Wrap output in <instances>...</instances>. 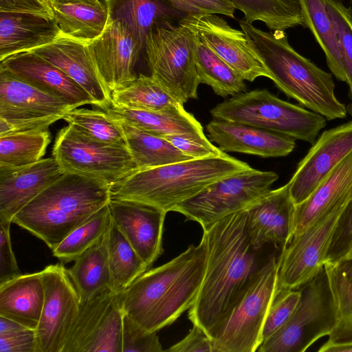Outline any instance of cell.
<instances>
[{"label": "cell", "mask_w": 352, "mask_h": 352, "mask_svg": "<svg viewBox=\"0 0 352 352\" xmlns=\"http://www.w3.org/2000/svg\"><path fill=\"white\" fill-rule=\"evenodd\" d=\"M11 223L10 221L0 220V283L21 274L12 251Z\"/></svg>", "instance_id": "47"}, {"label": "cell", "mask_w": 352, "mask_h": 352, "mask_svg": "<svg viewBox=\"0 0 352 352\" xmlns=\"http://www.w3.org/2000/svg\"><path fill=\"white\" fill-rule=\"evenodd\" d=\"M250 23L259 21L272 31H285L304 22L299 0H229Z\"/></svg>", "instance_id": "36"}, {"label": "cell", "mask_w": 352, "mask_h": 352, "mask_svg": "<svg viewBox=\"0 0 352 352\" xmlns=\"http://www.w3.org/2000/svg\"><path fill=\"white\" fill-rule=\"evenodd\" d=\"M278 175L252 167L214 182L173 211L206 228L220 219L246 210L270 190Z\"/></svg>", "instance_id": "10"}, {"label": "cell", "mask_w": 352, "mask_h": 352, "mask_svg": "<svg viewBox=\"0 0 352 352\" xmlns=\"http://www.w3.org/2000/svg\"><path fill=\"white\" fill-rule=\"evenodd\" d=\"M352 260V245L342 259L341 263H346Z\"/></svg>", "instance_id": "53"}, {"label": "cell", "mask_w": 352, "mask_h": 352, "mask_svg": "<svg viewBox=\"0 0 352 352\" xmlns=\"http://www.w3.org/2000/svg\"><path fill=\"white\" fill-rule=\"evenodd\" d=\"M301 296L300 289L278 294L272 302L262 330V342L275 334L290 318Z\"/></svg>", "instance_id": "43"}, {"label": "cell", "mask_w": 352, "mask_h": 352, "mask_svg": "<svg viewBox=\"0 0 352 352\" xmlns=\"http://www.w3.org/2000/svg\"><path fill=\"white\" fill-rule=\"evenodd\" d=\"M105 237L112 288L122 292L148 268L112 219Z\"/></svg>", "instance_id": "34"}, {"label": "cell", "mask_w": 352, "mask_h": 352, "mask_svg": "<svg viewBox=\"0 0 352 352\" xmlns=\"http://www.w3.org/2000/svg\"><path fill=\"white\" fill-rule=\"evenodd\" d=\"M105 111L116 120H122L150 134L165 138L172 135H205L201 123L178 104L161 111H144L109 107Z\"/></svg>", "instance_id": "28"}, {"label": "cell", "mask_w": 352, "mask_h": 352, "mask_svg": "<svg viewBox=\"0 0 352 352\" xmlns=\"http://www.w3.org/2000/svg\"><path fill=\"white\" fill-rule=\"evenodd\" d=\"M41 272L45 296L36 329L38 352H61L80 298L63 263L47 265Z\"/></svg>", "instance_id": "14"}, {"label": "cell", "mask_w": 352, "mask_h": 352, "mask_svg": "<svg viewBox=\"0 0 352 352\" xmlns=\"http://www.w3.org/2000/svg\"><path fill=\"white\" fill-rule=\"evenodd\" d=\"M0 352H38L36 330L25 327L0 333Z\"/></svg>", "instance_id": "48"}, {"label": "cell", "mask_w": 352, "mask_h": 352, "mask_svg": "<svg viewBox=\"0 0 352 352\" xmlns=\"http://www.w3.org/2000/svg\"><path fill=\"white\" fill-rule=\"evenodd\" d=\"M60 34L54 19L30 14L0 12V62L47 45Z\"/></svg>", "instance_id": "25"}, {"label": "cell", "mask_w": 352, "mask_h": 352, "mask_svg": "<svg viewBox=\"0 0 352 352\" xmlns=\"http://www.w3.org/2000/svg\"><path fill=\"white\" fill-rule=\"evenodd\" d=\"M0 12L30 14L54 19L49 0H0Z\"/></svg>", "instance_id": "50"}, {"label": "cell", "mask_w": 352, "mask_h": 352, "mask_svg": "<svg viewBox=\"0 0 352 352\" xmlns=\"http://www.w3.org/2000/svg\"><path fill=\"white\" fill-rule=\"evenodd\" d=\"M111 221L108 204L70 232L52 250L53 255L63 263L74 261L78 256L102 238Z\"/></svg>", "instance_id": "39"}, {"label": "cell", "mask_w": 352, "mask_h": 352, "mask_svg": "<svg viewBox=\"0 0 352 352\" xmlns=\"http://www.w3.org/2000/svg\"><path fill=\"white\" fill-rule=\"evenodd\" d=\"M304 26L307 27L322 48L327 65L337 80L346 76L336 30L325 0H299Z\"/></svg>", "instance_id": "32"}, {"label": "cell", "mask_w": 352, "mask_h": 352, "mask_svg": "<svg viewBox=\"0 0 352 352\" xmlns=\"http://www.w3.org/2000/svg\"><path fill=\"white\" fill-rule=\"evenodd\" d=\"M178 104L182 103L156 79L142 74L111 92V106L118 108L156 111Z\"/></svg>", "instance_id": "35"}, {"label": "cell", "mask_w": 352, "mask_h": 352, "mask_svg": "<svg viewBox=\"0 0 352 352\" xmlns=\"http://www.w3.org/2000/svg\"><path fill=\"white\" fill-rule=\"evenodd\" d=\"M78 0H49L50 3H51V6L52 3H65V2H69V1H74Z\"/></svg>", "instance_id": "55"}, {"label": "cell", "mask_w": 352, "mask_h": 352, "mask_svg": "<svg viewBox=\"0 0 352 352\" xmlns=\"http://www.w3.org/2000/svg\"><path fill=\"white\" fill-rule=\"evenodd\" d=\"M44 296L41 272L21 274L0 283V316L36 330L42 313Z\"/></svg>", "instance_id": "26"}, {"label": "cell", "mask_w": 352, "mask_h": 352, "mask_svg": "<svg viewBox=\"0 0 352 352\" xmlns=\"http://www.w3.org/2000/svg\"><path fill=\"white\" fill-rule=\"evenodd\" d=\"M192 159L218 157L226 154L214 146L205 135L180 134L164 138Z\"/></svg>", "instance_id": "45"}, {"label": "cell", "mask_w": 352, "mask_h": 352, "mask_svg": "<svg viewBox=\"0 0 352 352\" xmlns=\"http://www.w3.org/2000/svg\"><path fill=\"white\" fill-rule=\"evenodd\" d=\"M113 120L123 131L126 146L138 170L192 160L166 139L137 129L124 120Z\"/></svg>", "instance_id": "31"}, {"label": "cell", "mask_w": 352, "mask_h": 352, "mask_svg": "<svg viewBox=\"0 0 352 352\" xmlns=\"http://www.w3.org/2000/svg\"><path fill=\"white\" fill-rule=\"evenodd\" d=\"M111 186L96 179L64 173L19 210L12 223L53 250L70 232L109 204Z\"/></svg>", "instance_id": "4"}, {"label": "cell", "mask_w": 352, "mask_h": 352, "mask_svg": "<svg viewBox=\"0 0 352 352\" xmlns=\"http://www.w3.org/2000/svg\"><path fill=\"white\" fill-rule=\"evenodd\" d=\"M324 269L338 309V319L352 323V280L342 263L328 259Z\"/></svg>", "instance_id": "42"}, {"label": "cell", "mask_w": 352, "mask_h": 352, "mask_svg": "<svg viewBox=\"0 0 352 352\" xmlns=\"http://www.w3.org/2000/svg\"><path fill=\"white\" fill-rule=\"evenodd\" d=\"M278 260L263 265L220 325L212 340L214 352H254L262 343V330L276 296Z\"/></svg>", "instance_id": "8"}, {"label": "cell", "mask_w": 352, "mask_h": 352, "mask_svg": "<svg viewBox=\"0 0 352 352\" xmlns=\"http://www.w3.org/2000/svg\"><path fill=\"white\" fill-rule=\"evenodd\" d=\"M105 234L97 243L78 256L67 270L81 302L107 290H113Z\"/></svg>", "instance_id": "30"}, {"label": "cell", "mask_w": 352, "mask_h": 352, "mask_svg": "<svg viewBox=\"0 0 352 352\" xmlns=\"http://www.w3.org/2000/svg\"><path fill=\"white\" fill-rule=\"evenodd\" d=\"M52 155L65 173L96 179L110 186L138 170L126 145L92 140L69 124L58 132Z\"/></svg>", "instance_id": "11"}, {"label": "cell", "mask_w": 352, "mask_h": 352, "mask_svg": "<svg viewBox=\"0 0 352 352\" xmlns=\"http://www.w3.org/2000/svg\"><path fill=\"white\" fill-rule=\"evenodd\" d=\"M299 289L301 296L290 318L256 351L304 352L333 331L338 314L324 269Z\"/></svg>", "instance_id": "9"}, {"label": "cell", "mask_w": 352, "mask_h": 352, "mask_svg": "<svg viewBox=\"0 0 352 352\" xmlns=\"http://www.w3.org/2000/svg\"><path fill=\"white\" fill-rule=\"evenodd\" d=\"M168 352H214L211 338L201 328L193 325L180 341L165 350Z\"/></svg>", "instance_id": "51"}, {"label": "cell", "mask_w": 352, "mask_h": 352, "mask_svg": "<svg viewBox=\"0 0 352 352\" xmlns=\"http://www.w3.org/2000/svg\"><path fill=\"white\" fill-rule=\"evenodd\" d=\"M351 1H352V0H351Z\"/></svg>", "instance_id": "57"}, {"label": "cell", "mask_w": 352, "mask_h": 352, "mask_svg": "<svg viewBox=\"0 0 352 352\" xmlns=\"http://www.w3.org/2000/svg\"><path fill=\"white\" fill-rule=\"evenodd\" d=\"M54 19L61 34L89 42L104 31L109 19L104 0H78L52 4Z\"/></svg>", "instance_id": "29"}, {"label": "cell", "mask_w": 352, "mask_h": 352, "mask_svg": "<svg viewBox=\"0 0 352 352\" xmlns=\"http://www.w3.org/2000/svg\"><path fill=\"white\" fill-rule=\"evenodd\" d=\"M186 15L194 14H221L234 18L236 8L229 0H166Z\"/></svg>", "instance_id": "46"}, {"label": "cell", "mask_w": 352, "mask_h": 352, "mask_svg": "<svg viewBox=\"0 0 352 352\" xmlns=\"http://www.w3.org/2000/svg\"><path fill=\"white\" fill-rule=\"evenodd\" d=\"M96 68L111 92L135 80V67L144 47L123 23L109 17L102 33L87 42Z\"/></svg>", "instance_id": "16"}, {"label": "cell", "mask_w": 352, "mask_h": 352, "mask_svg": "<svg viewBox=\"0 0 352 352\" xmlns=\"http://www.w3.org/2000/svg\"><path fill=\"white\" fill-rule=\"evenodd\" d=\"M346 111L347 113H349L350 116L352 118V101L346 106Z\"/></svg>", "instance_id": "56"}, {"label": "cell", "mask_w": 352, "mask_h": 352, "mask_svg": "<svg viewBox=\"0 0 352 352\" xmlns=\"http://www.w3.org/2000/svg\"><path fill=\"white\" fill-rule=\"evenodd\" d=\"M50 142L48 129L0 137V167L16 169L40 161Z\"/></svg>", "instance_id": "38"}, {"label": "cell", "mask_w": 352, "mask_h": 352, "mask_svg": "<svg viewBox=\"0 0 352 352\" xmlns=\"http://www.w3.org/2000/svg\"><path fill=\"white\" fill-rule=\"evenodd\" d=\"M179 23L192 30L245 80L252 82L260 76L270 78V72L245 33L232 28L218 14H189Z\"/></svg>", "instance_id": "15"}, {"label": "cell", "mask_w": 352, "mask_h": 352, "mask_svg": "<svg viewBox=\"0 0 352 352\" xmlns=\"http://www.w3.org/2000/svg\"><path fill=\"white\" fill-rule=\"evenodd\" d=\"M32 52L48 60L85 89L105 111L111 106V94L101 79L87 42L60 34L53 42Z\"/></svg>", "instance_id": "20"}, {"label": "cell", "mask_w": 352, "mask_h": 352, "mask_svg": "<svg viewBox=\"0 0 352 352\" xmlns=\"http://www.w3.org/2000/svg\"><path fill=\"white\" fill-rule=\"evenodd\" d=\"M63 120L92 140L109 144L126 145L120 124L105 111L77 107L69 111Z\"/></svg>", "instance_id": "40"}, {"label": "cell", "mask_w": 352, "mask_h": 352, "mask_svg": "<svg viewBox=\"0 0 352 352\" xmlns=\"http://www.w3.org/2000/svg\"><path fill=\"white\" fill-rule=\"evenodd\" d=\"M0 65L28 83L63 100L74 108L98 107L95 99L58 67L32 52H22L0 62Z\"/></svg>", "instance_id": "23"}, {"label": "cell", "mask_w": 352, "mask_h": 352, "mask_svg": "<svg viewBox=\"0 0 352 352\" xmlns=\"http://www.w3.org/2000/svg\"><path fill=\"white\" fill-rule=\"evenodd\" d=\"M157 332H147L124 314L122 327V352H162Z\"/></svg>", "instance_id": "44"}, {"label": "cell", "mask_w": 352, "mask_h": 352, "mask_svg": "<svg viewBox=\"0 0 352 352\" xmlns=\"http://www.w3.org/2000/svg\"><path fill=\"white\" fill-rule=\"evenodd\" d=\"M65 172L54 157L23 168L0 167V220L13 217Z\"/></svg>", "instance_id": "22"}, {"label": "cell", "mask_w": 352, "mask_h": 352, "mask_svg": "<svg viewBox=\"0 0 352 352\" xmlns=\"http://www.w3.org/2000/svg\"><path fill=\"white\" fill-rule=\"evenodd\" d=\"M318 352H352V324L337 322Z\"/></svg>", "instance_id": "52"}, {"label": "cell", "mask_w": 352, "mask_h": 352, "mask_svg": "<svg viewBox=\"0 0 352 352\" xmlns=\"http://www.w3.org/2000/svg\"><path fill=\"white\" fill-rule=\"evenodd\" d=\"M352 245V200L341 218L330 248L328 259L341 263Z\"/></svg>", "instance_id": "49"}, {"label": "cell", "mask_w": 352, "mask_h": 352, "mask_svg": "<svg viewBox=\"0 0 352 352\" xmlns=\"http://www.w3.org/2000/svg\"><path fill=\"white\" fill-rule=\"evenodd\" d=\"M214 119L242 123L313 144L326 118L307 108L283 100L267 89L243 92L210 110Z\"/></svg>", "instance_id": "6"}, {"label": "cell", "mask_w": 352, "mask_h": 352, "mask_svg": "<svg viewBox=\"0 0 352 352\" xmlns=\"http://www.w3.org/2000/svg\"><path fill=\"white\" fill-rule=\"evenodd\" d=\"M120 292L109 289L80 303L78 313L64 340L61 352H84L102 325L113 301Z\"/></svg>", "instance_id": "33"}, {"label": "cell", "mask_w": 352, "mask_h": 352, "mask_svg": "<svg viewBox=\"0 0 352 352\" xmlns=\"http://www.w3.org/2000/svg\"><path fill=\"white\" fill-rule=\"evenodd\" d=\"M352 153V120L323 131L298 163L288 182L295 205L307 199L324 178Z\"/></svg>", "instance_id": "17"}, {"label": "cell", "mask_w": 352, "mask_h": 352, "mask_svg": "<svg viewBox=\"0 0 352 352\" xmlns=\"http://www.w3.org/2000/svg\"><path fill=\"white\" fill-rule=\"evenodd\" d=\"M247 219L243 210L203 229L206 272L188 317L212 340L261 267L249 237Z\"/></svg>", "instance_id": "1"}, {"label": "cell", "mask_w": 352, "mask_h": 352, "mask_svg": "<svg viewBox=\"0 0 352 352\" xmlns=\"http://www.w3.org/2000/svg\"><path fill=\"white\" fill-rule=\"evenodd\" d=\"M325 2L336 30L349 96L352 101V10L340 0H325Z\"/></svg>", "instance_id": "41"}, {"label": "cell", "mask_w": 352, "mask_h": 352, "mask_svg": "<svg viewBox=\"0 0 352 352\" xmlns=\"http://www.w3.org/2000/svg\"><path fill=\"white\" fill-rule=\"evenodd\" d=\"M197 36L179 23L154 27L145 38L151 76L180 103L197 98Z\"/></svg>", "instance_id": "7"}, {"label": "cell", "mask_w": 352, "mask_h": 352, "mask_svg": "<svg viewBox=\"0 0 352 352\" xmlns=\"http://www.w3.org/2000/svg\"><path fill=\"white\" fill-rule=\"evenodd\" d=\"M208 139L223 151L263 157L287 156L295 148V140L274 131L238 122L213 119L206 125Z\"/></svg>", "instance_id": "21"}, {"label": "cell", "mask_w": 352, "mask_h": 352, "mask_svg": "<svg viewBox=\"0 0 352 352\" xmlns=\"http://www.w3.org/2000/svg\"><path fill=\"white\" fill-rule=\"evenodd\" d=\"M295 208L287 183L247 208V230L253 248L258 251L271 243L283 248L292 236Z\"/></svg>", "instance_id": "19"}, {"label": "cell", "mask_w": 352, "mask_h": 352, "mask_svg": "<svg viewBox=\"0 0 352 352\" xmlns=\"http://www.w3.org/2000/svg\"><path fill=\"white\" fill-rule=\"evenodd\" d=\"M74 109L0 65V137L47 130Z\"/></svg>", "instance_id": "12"}, {"label": "cell", "mask_w": 352, "mask_h": 352, "mask_svg": "<svg viewBox=\"0 0 352 352\" xmlns=\"http://www.w3.org/2000/svg\"><path fill=\"white\" fill-rule=\"evenodd\" d=\"M109 17L123 23L144 47L148 33L155 26L179 23L187 16L166 0H104Z\"/></svg>", "instance_id": "27"}, {"label": "cell", "mask_w": 352, "mask_h": 352, "mask_svg": "<svg viewBox=\"0 0 352 352\" xmlns=\"http://www.w3.org/2000/svg\"><path fill=\"white\" fill-rule=\"evenodd\" d=\"M239 25L270 72V79L287 96L328 120L346 116V107L336 96L331 74L298 53L284 31L265 32L244 19Z\"/></svg>", "instance_id": "3"}, {"label": "cell", "mask_w": 352, "mask_h": 352, "mask_svg": "<svg viewBox=\"0 0 352 352\" xmlns=\"http://www.w3.org/2000/svg\"><path fill=\"white\" fill-rule=\"evenodd\" d=\"M342 265L349 277L352 280V264L346 266L342 263Z\"/></svg>", "instance_id": "54"}, {"label": "cell", "mask_w": 352, "mask_h": 352, "mask_svg": "<svg viewBox=\"0 0 352 352\" xmlns=\"http://www.w3.org/2000/svg\"><path fill=\"white\" fill-rule=\"evenodd\" d=\"M196 69L199 82L210 86L218 96H234L246 89L241 76L197 36Z\"/></svg>", "instance_id": "37"}, {"label": "cell", "mask_w": 352, "mask_h": 352, "mask_svg": "<svg viewBox=\"0 0 352 352\" xmlns=\"http://www.w3.org/2000/svg\"><path fill=\"white\" fill-rule=\"evenodd\" d=\"M206 248L201 239L177 256L148 269L122 292V306L147 332L174 322L193 304L203 282Z\"/></svg>", "instance_id": "2"}, {"label": "cell", "mask_w": 352, "mask_h": 352, "mask_svg": "<svg viewBox=\"0 0 352 352\" xmlns=\"http://www.w3.org/2000/svg\"><path fill=\"white\" fill-rule=\"evenodd\" d=\"M346 207L331 212L300 234L293 236L281 249L277 259L276 296L300 288L324 268Z\"/></svg>", "instance_id": "13"}, {"label": "cell", "mask_w": 352, "mask_h": 352, "mask_svg": "<svg viewBox=\"0 0 352 352\" xmlns=\"http://www.w3.org/2000/svg\"><path fill=\"white\" fill-rule=\"evenodd\" d=\"M111 219L147 267L163 253L162 236L166 212L142 202L111 199Z\"/></svg>", "instance_id": "18"}, {"label": "cell", "mask_w": 352, "mask_h": 352, "mask_svg": "<svg viewBox=\"0 0 352 352\" xmlns=\"http://www.w3.org/2000/svg\"><path fill=\"white\" fill-rule=\"evenodd\" d=\"M250 168L226 153L140 170L111 186V199L142 202L167 213L214 182Z\"/></svg>", "instance_id": "5"}, {"label": "cell", "mask_w": 352, "mask_h": 352, "mask_svg": "<svg viewBox=\"0 0 352 352\" xmlns=\"http://www.w3.org/2000/svg\"><path fill=\"white\" fill-rule=\"evenodd\" d=\"M352 200V153L342 160L303 202L296 206L292 236ZM292 239V238H291Z\"/></svg>", "instance_id": "24"}]
</instances>
